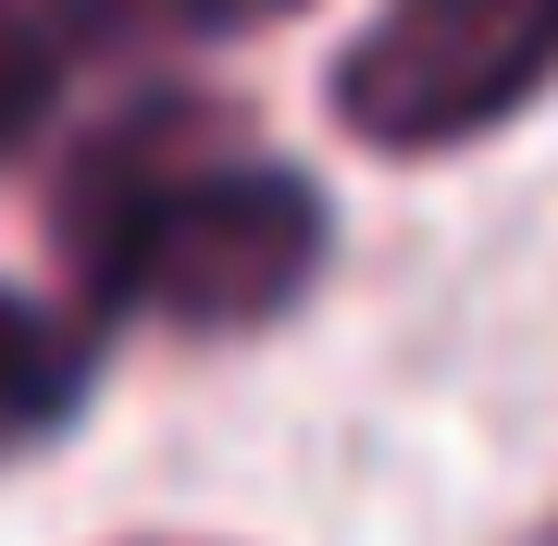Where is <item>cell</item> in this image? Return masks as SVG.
Wrapping results in <instances>:
<instances>
[{"mask_svg": "<svg viewBox=\"0 0 558 546\" xmlns=\"http://www.w3.org/2000/svg\"><path fill=\"white\" fill-rule=\"evenodd\" d=\"M546 87H558V0H385L336 62V124L360 149L435 162L459 137H497Z\"/></svg>", "mask_w": 558, "mask_h": 546, "instance_id": "7a4b0ae2", "label": "cell"}, {"mask_svg": "<svg viewBox=\"0 0 558 546\" xmlns=\"http://www.w3.org/2000/svg\"><path fill=\"white\" fill-rule=\"evenodd\" d=\"M75 398H87V336L62 324V311H38V299L0 286V447L50 435Z\"/></svg>", "mask_w": 558, "mask_h": 546, "instance_id": "3957f363", "label": "cell"}, {"mask_svg": "<svg viewBox=\"0 0 558 546\" xmlns=\"http://www.w3.org/2000/svg\"><path fill=\"white\" fill-rule=\"evenodd\" d=\"M62 262L100 311H149L186 336H248L323 274L311 174L248 162L199 100H149L137 124L87 137L62 174Z\"/></svg>", "mask_w": 558, "mask_h": 546, "instance_id": "6da1fadb", "label": "cell"}, {"mask_svg": "<svg viewBox=\"0 0 558 546\" xmlns=\"http://www.w3.org/2000/svg\"><path fill=\"white\" fill-rule=\"evenodd\" d=\"M299 13V0H50L62 50H186V38H248V25Z\"/></svg>", "mask_w": 558, "mask_h": 546, "instance_id": "277c9868", "label": "cell"}]
</instances>
